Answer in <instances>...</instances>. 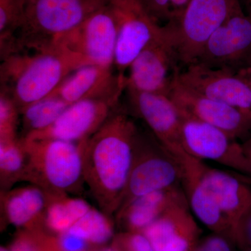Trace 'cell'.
Masks as SVG:
<instances>
[{"mask_svg":"<svg viewBox=\"0 0 251 251\" xmlns=\"http://www.w3.org/2000/svg\"><path fill=\"white\" fill-rule=\"evenodd\" d=\"M100 251H121L120 250L118 247H116V246L114 244V246H112L111 247L105 248V249H103V250Z\"/></svg>","mask_w":251,"mask_h":251,"instance_id":"8d00e7d4","label":"cell"},{"mask_svg":"<svg viewBox=\"0 0 251 251\" xmlns=\"http://www.w3.org/2000/svg\"><path fill=\"white\" fill-rule=\"evenodd\" d=\"M117 34V18L110 2L53 45L80 54L91 64L114 68Z\"/></svg>","mask_w":251,"mask_h":251,"instance_id":"7c38bea8","label":"cell"},{"mask_svg":"<svg viewBox=\"0 0 251 251\" xmlns=\"http://www.w3.org/2000/svg\"><path fill=\"white\" fill-rule=\"evenodd\" d=\"M0 251H11L10 249H6L5 247H1L0 248Z\"/></svg>","mask_w":251,"mask_h":251,"instance_id":"74e56055","label":"cell"},{"mask_svg":"<svg viewBox=\"0 0 251 251\" xmlns=\"http://www.w3.org/2000/svg\"><path fill=\"white\" fill-rule=\"evenodd\" d=\"M132 111L143 120L162 148L180 167L191 157L181 141V116L168 96L126 89Z\"/></svg>","mask_w":251,"mask_h":251,"instance_id":"8fae6325","label":"cell"},{"mask_svg":"<svg viewBox=\"0 0 251 251\" xmlns=\"http://www.w3.org/2000/svg\"><path fill=\"white\" fill-rule=\"evenodd\" d=\"M91 64L80 54L53 45L33 54L18 53L1 61V90L20 112L52 94L71 74Z\"/></svg>","mask_w":251,"mask_h":251,"instance_id":"7a4b0ae2","label":"cell"},{"mask_svg":"<svg viewBox=\"0 0 251 251\" xmlns=\"http://www.w3.org/2000/svg\"><path fill=\"white\" fill-rule=\"evenodd\" d=\"M19 109L7 94L0 91V142L17 139Z\"/></svg>","mask_w":251,"mask_h":251,"instance_id":"83f0119b","label":"cell"},{"mask_svg":"<svg viewBox=\"0 0 251 251\" xmlns=\"http://www.w3.org/2000/svg\"><path fill=\"white\" fill-rule=\"evenodd\" d=\"M243 151L251 164V135L242 143Z\"/></svg>","mask_w":251,"mask_h":251,"instance_id":"e575fe53","label":"cell"},{"mask_svg":"<svg viewBox=\"0 0 251 251\" xmlns=\"http://www.w3.org/2000/svg\"><path fill=\"white\" fill-rule=\"evenodd\" d=\"M232 239L238 245L251 251V204L236 226Z\"/></svg>","mask_w":251,"mask_h":251,"instance_id":"f546056e","label":"cell"},{"mask_svg":"<svg viewBox=\"0 0 251 251\" xmlns=\"http://www.w3.org/2000/svg\"><path fill=\"white\" fill-rule=\"evenodd\" d=\"M43 228L23 229L14 239L11 251H59L57 238L48 235Z\"/></svg>","mask_w":251,"mask_h":251,"instance_id":"4316f807","label":"cell"},{"mask_svg":"<svg viewBox=\"0 0 251 251\" xmlns=\"http://www.w3.org/2000/svg\"><path fill=\"white\" fill-rule=\"evenodd\" d=\"M182 177L179 163L158 141L151 140L138 131L133 166L120 209L140 196L180 186Z\"/></svg>","mask_w":251,"mask_h":251,"instance_id":"8992f818","label":"cell"},{"mask_svg":"<svg viewBox=\"0 0 251 251\" xmlns=\"http://www.w3.org/2000/svg\"><path fill=\"white\" fill-rule=\"evenodd\" d=\"M185 200L182 186H173L135 198L119 209L115 217L126 231L143 232L170 208Z\"/></svg>","mask_w":251,"mask_h":251,"instance_id":"44dd1931","label":"cell"},{"mask_svg":"<svg viewBox=\"0 0 251 251\" xmlns=\"http://www.w3.org/2000/svg\"><path fill=\"white\" fill-rule=\"evenodd\" d=\"M67 232L82 238L90 245H103L113 237L114 223L112 217L92 206Z\"/></svg>","mask_w":251,"mask_h":251,"instance_id":"484cf974","label":"cell"},{"mask_svg":"<svg viewBox=\"0 0 251 251\" xmlns=\"http://www.w3.org/2000/svg\"><path fill=\"white\" fill-rule=\"evenodd\" d=\"M115 245L121 251H156L143 232L126 231L117 236Z\"/></svg>","mask_w":251,"mask_h":251,"instance_id":"f1b7e54d","label":"cell"},{"mask_svg":"<svg viewBox=\"0 0 251 251\" xmlns=\"http://www.w3.org/2000/svg\"><path fill=\"white\" fill-rule=\"evenodd\" d=\"M120 103L104 100H83L71 104L49 128L22 137L53 138L81 143L94 134Z\"/></svg>","mask_w":251,"mask_h":251,"instance_id":"5bb4252c","label":"cell"},{"mask_svg":"<svg viewBox=\"0 0 251 251\" xmlns=\"http://www.w3.org/2000/svg\"><path fill=\"white\" fill-rule=\"evenodd\" d=\"M138 133L134 122L119 107L85 143V184L99 209L110 217L115 216L123 201Z\"/></svg>","mask_w":251,"mask_h":251,"instance_id":"6da1fadb","label":"cell"},{"mask_svg":"<svg viewBox=\"0 0 251 251\" xmlns=\"http://www.w3.org/2000/svg\"><path fill=\"white\" fill-rule=\"evenodd\" d=\"M145 7L150 14L158 22V21H166L168 22L171 18V0H143Z\"/></svg>","mask_w":251,"mask_h":251,"instance_id":"d6a6232c","label":"cell"},{"mask_svg":"<svg viewBox=\"0 0 251 251\" xmlns=\"http://www.w3.org/2000/svg\"><path fill=\"white\" fill-rule=\"evenodd\" d=\"M27 155L24 181L49 197L80 195L85 184L81 143L53 138H21Z\"/></svg>","mask_w":251,"mask_h":251,"instance_id":"3957f363","label":"cell"},{"mask_svg":"<svg viewBox=\"0 0 251 251\" xmlns=\"http://www.w3.org/2000/svg\"><path fill=\"white\" fill-rule=\"evenodd\" d=\"M251 62V17L239 4L211 34L195 63L238 73Z\"/></svg>","mask_w":251,"mask_h":251,"instance_id":"9c48e42d","label":"cell"},{"mask_svg":"<svg viewBox=\"0 0 251 251\" xmlns=\"http://www.w3.org/2000/svg\"><path fill=\"white\" fill-rule=\"evenodd\" d=\"M238 73L248 81L251 87V62L249 66L244 68Z\"/></svg>","mask_w":251,"mask_h":251,"instance_id":"d590c367","label":"cell"},{"mask_svg":"<svg viewBox=\"0 0 251 251\" xmlns=\"http://www.w3.org/2000/svg\"><path fill=\"white\" fill-rule=\"evenodd\" d=\"M177 70L171 51L160 33L130 64L126 89L168 96Z\"/></svg>","mask_w":251,"mask_h":251,"instance_id":"2e32d148","label":"cell"},{"mask_svg":"<svg viewBox=\"0 0 251 251\" xmlns=\"http://www.w3.org/2000/svg\"><path fill=\"white\" fill-rule=\"evenodd\" d=\"M69 105L62 99L49 95L23 109L20 112L23 137L49 128Z\"/></svg>","mask_w":251,"mask_h":251,"instance_id":"cb8c5ba5","label":"cell"},{"mask_svg":"<svg viewBox=\"0 0 251 251\" xmlns=\"http://www.w3.org/2000/svg\"><path fill=\"white\" fill-rule=\"evenodd\" d=\"M126 79L114 68L95 64L82 66L71 74L50 95L56 96L69 105L83 100H104L120 103Z\"/></svg>","mask_w":251,"mask_h":251,"instance_id":"9a60e30c","label":"cell"},{"mask_svg":"<svg viewBox=\"0 0 251 251\" xmlns=\"http://www.w3.org/2000/svg\"><path fill=\"white\" fill-rule=\"evenodd\" d=\"M179 71V70H177ZM176 71L168 97L181 113L223 130L237 140L251 135V110L201 95L180 82Z\"/></svg>","mask_w":251,"mask_h":251,"instance_id":"ba28073f","label":"cell"},{"mask_svg":"<svg viewBox=\"0 0 251 251\" xmlns=\"http://www.w3.org/2000/svg\"><path fill=\"white\" fill-rule=\"evenodd\" d=\"M111 0H27L25 17L18 31L19 53L40 51L79 27Z\"/></svg>","mask_w":251,"mask_h":251,"instance_id":"5b68a950","label":"cell"},{"mask_svg":"<svg viewBox=\"0 0 251 251\" xmlns=\"http://www.w3.org/2000/svg\"><path fill=\"white\" fill-rule=\"evenodd\" d=\"M57 243L59 251H89L90 246L82 238L69 232L59 234Z\"/></svg>","mask_w":251,"mask_h":251,"instance_id":"1f68e13d","label":"cell"},{"mask_svg":"<svg viewBox=\"0 0 251 251\" xmlns=\"http://www.w3.org/2000/svg\"><path fill=\"white\" fill-rule=\"evenodd\" d=\"M118 34L114 68L122 78L137 56L159 36L161 26L145 7L143 0H111Z\"/></svg>","mask_w":251,"mask_h":251,"instance_id":"30bf717a","label":"cell"},{"mask_svg":"<svg viewBox=\"0 0 251 251\" xmlns=\"http://www.w3.org/2000/svg\"><path fill=\"white\" fill-rule=\"evenodd\" d=\"M181 116V141L188 154L251 177V164L243 151L242 143L213 126L182 113Z\"/></svg>","mask_w":251,"mask_h":251,"instance_id":"52a82bcc","label":"cell"},{"mask_svg":"<svg viewBox=\"0 0 251 251\" xmlns=\"http://www.w3.org/2000/svg\"><path fill=\"white\" fill-rule=\"evenodd\" d=\"M247 1L249 3V4H251V0H247Z\"/></svg>","mask_w":251,"mask_h":251,"instance_id":"f35d334b","label":"cell"},{"mask_svg":"<svg viewBox=\"0 0 251 251\" xmlns=\"http://www.w3.org/2000/svg\"></svg>","mask_w":251,"mask_h":251,"instance_id":"ab89813d","label":"cell"},{"mask_svg":"<svg viewBox=\"0 0 251 251\" xmlns=\"http://www.w3.org/2000/svg\"><path fill=\"white\" fill-rule=\"evenodd\" d=\"M232 173L211 168L205 163L202 168L203 181L230 226L233 236L236 226L251 204V188L243 179L251 177Z\"/></svg>","mask_w":251,"mask_h":251,"instance_id":"ac0fdd59","label":"cell"},{"mask_svg":"<svg viewBox=\"0 0 251 251\" xmlns=\"http://www.w3.org/2000/svg\"><path fill=\"white\" fill-rule=\"evenodd\" d=\"M190 0H171V6L173 14H176L182 11L189 2Z\"/></svg>","mask_w":251,"mask_h":251,"instance_id":"836d02e7","label":"cell"},{"mask_svg":"<svg viewBox=\"0 0 251 251\" xmlns=\"http://www.w3.org/2000/svg\"><path fill=\"white\" fill-rule=\"evenodd\" d=\"M49 200L41 188L33 184L1 191V221L23 229L43 228Z\"/></svg>","mask_w":251,"mask_h":251,"instance_id":"ffe728a7","label":"cell"},{"mask_svg":"<svg viewBox=\"0 0 251 251\" xmlns=\"http://www.w3.org/2000/svg\"><path fill=\"white\" fill-rule=\"evenodd\" d=\"M204 162L196 160L182 169V186L193 215L214 233L232 240V232L202 178ZM233 241V240H232Z\"/></svg>","mask_w":251,"mask_h":251,"instance_id":"d6986e66","label":"cell"},{"mask_svg":"<svg viewBox=\"0 0 251 251\" xmlns=\"http://www.w3.org/2000/svg\"><path fill=\"white\" fill-rule=\"evenodd\" d=\"M240 4L239 0H190L172 14L161 35L179 70L196 62L204 44Z\"/></svg>","mask_w":251,"mask_h":251,"instance_id":"277c9868","label":"cell"},{"mask_svg":"<svg viewBox=\"0 0 251 251\" xmlns=\"http://www.w3.org/2000/svg\"><path fill=\"white\" fill-rule=\"evenodd\" d=\"M180 82L201 95L251 110V87L239 73L194 63L176 73Z\"/></svg>","mask_w":251,"mask_h":251,"instance_id":"4fadbf2b","label":"cell"},{"mask_svg":"<svg viewBox=\"0 0 251 251\" xmlns=\"http://www.w3.org/2000/svg\"><path fill=\"white\" fill-rule=\"evenodd\" d=\"M44 226L52 233L67 232L92 206L83 198L64 196L49 197Z\"/></svg>","mask_w":251,"mask_h":251,"instance_id":"7402d4cb","label":"cell"},{"mask_svg":"<svg viewBox=\"0 0 251 251\" xmlns=\"http://www.w3.org/2000/svg\"><path fill=\"white\" fill-rule=\"evenodd\" d=\"M143 233L156 251H191L199 242L201 229L185 200L170 208Z\"/></svg>","mask_w":251,"mask_h":251,"instance_id":"e0dca14e","label":"cell"},{"mask_svg":"<svg viewBox=\"0 0 251 251\" xmlns=\"http://www.w3.org/2000/svg\"><path fill=\"white\" fill-rule=\"evenodd\" d=\"M227 239L229 238L214 233L202 241L199 240L191 251H233Z\"/></svg>","mask_w":251,"mask_h":251,"instance_id":"4dcf8cb0","label":"cell"},{"mask_svg":"<svg viewBox=\"0 0 251 251\" xmlns=\"http://www.w3.org/2000/svg\"><path fill=\"white\" fill-rule=\"evenodd\" d=\"M27 155L21 138L0 142V186L1 191L11 189L24 181Z\"/></svg>","mask_w":251,"mask_h":251,"instance_id":"d4e9b609","label":"cell"},{"mask_svg":"<svg viewBox=\"0 0 251 251\" xmlns=\"http://www.w3.org/2000/svg\"><path fill=\"white\" fill-rule=\"evenodd\" d=\"M27 0H0V58L19 53L18 31L25 17Z\"/></svg>","mask_w":251,"mask_h":251,"instance_id":"603a6c76","label":"cell"}]
</instances>
